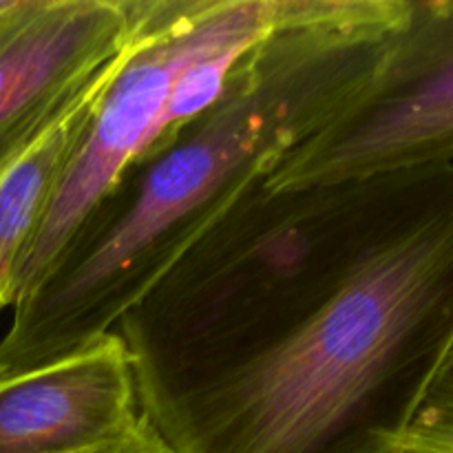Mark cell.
Instances as JSON below:
<instances>
[{"label": "cell", "instance_id": "obj_6", "mask_svg": "<svg viewBox=\"0 0 453 453\" xmlns=\"http://www.w3.org/2000/svg\"><path fill=\"white\" fill-rule=\"evenodd\" d=\"M142 416L135 361L118 332L0 379V453H69L128 432Z\"/></svg>", "mask_w": 453, "mask_h": 453}, {"label": "cell", "instance_id": "obj_4", "mask_svg": "<svg viewBox=\"0 0 453 453\" xmlns=\"http://www.w3.org/2000/svg\"><path fill=\"white\" fill-rule=\"evenodd\" d=\"M453 164V0H414L357 93L277 164L265 197Z\"/></svg>", "mask_w": 453, "mask_h": 453}, {"label": "cell", "instance_id": "obj_3", "mask_svg": "<svg viewBox=\"0 0 453 453\" xmlns=\"http://www.w3.org/2000/svg\"><path fill=\"white\" fill-rule=\"evenodd\" d=\"M299 0H144L135 40L29 248L12 308L51 274L88 217L155 142L177 75L211 49L277 29Z\"/></svg>", "mask_w": 453, "mask_h": 453}, {"label": "cell", "instance_id": "obj_12", "mask_svg": "<svg viewBox=\"0 0 453 453\" xmlns=\"http://www.w3.org/2000/svg\"><path fill=\"white\" fill-rule=\"evenodd\" d=\"M27 0H0V27L9 20V18L16 16L22 7H25Z\"/></svg>", "mask_w": 453, "mask_h": 453}, {"label": "cell", "instance_id": "obj_10", "mask_svg": "<svg viewBox=\"0 0 453 453\" xmlns=\"http://www.w3.org/2000/svg\"><path fill=\"white\" fill-rule=\"evenodd\" d=\"M423 398H453V330L447 336L445 343H442L441 352L436 354L432 365L423 374L420 383L416 385L414 394H411L407 405H411L416 401H423Z\"/></svg>", "mask_w": 453, "mask_h": 453}, {"label": "cell", "instance_id": "obj_5", "mask_svg": "<svg viewBox=\"0 0 453 453\" xmlns=\"http://www.w3.org/2000/svg\"><path fill=\"white\" fill-rule=\"evenodd\" d=\"M142 0H27L0 27V171L131 44Z\"/></svg>", "mask_w": 453, "mask_h": 453}, {"label": "cell", "instance_id": "obj_8", "mask_svg": "<svg viewBox=\"0 0 453 453\" xmlns=\"http://www.w3.org/2000/svg\"><path fill=\"white\" fill-rule=\"evenodd\" d=\"M374 434L411 453H453V398L411 403L394 427Z\"/></svg>", "mask_w": 453, "mask_h": 453}, {"label": "cell", "instance_id": "obj_9", "mask_svg": "<svg viewBox=\"0 0 453 453\" xmlns=\"http://www.w3.org/2000/svg\"><path fill=\"white\" fill-rule=\"evenodd\" d=\"M69 453H175L164 441L162 434L150 425L146 414L137 425H133L128 432L111 438V441L97 442V445L82 447Z\"/></svg>", "mask_w": 453, "mask_h": 453}, {"label": "cell", "instance_id": "obj_2", "mask_svg": "<svg viewBox=\"0 0 453 453\" xmlns=\"http://www.w3.org/2000/svg\"><path fill=\"white\" fill-rule=\"evenodd\" d=\"M295 312L212 365L137 380L173 451L341 453L374 432L385 394L411 398L453 330V164L405 175Z\"/></svg>", "mask_w": 453, "mask_h": 453}, {"label": "cell", "instance_id": "obj_11", "mask_svg": "<svg viewBox=\"0 0 453 453\" xmlns=\"http://www.w3.org/2000/svg\"><path fill=\"white\" fill-rule=\"evenodd\" d=\"M341 453H411V451H405V449H398V447L389 445L388 441H383V438L379 436V434H367L365 438H363L361 442H357V445L348 447L345 451Z\"/></svg>", "mask_w": 453, "mask_h": 453}, {"label": "cell", "instance_id": "obj_7", "mask_svg": "<svg viewBox=\"0 0 453 453\" xmlns=\"http://www.w3.org/2000/svg\"><path fill=\"white\" fill-rule=\"evenodd\" d=\"M133 40L109 69L102 71L0 171V312L12 308L16 301L18 279L31 243L42 226L53 197L60 190L75 153L82 146L88 124L106 88L122 69Z\"/></svg>", "mask_w": 453, "mask_h": 453}, {"label": "cell", "instance_id": "obj_1", "mask_svg": "<svg viewBox=\"0 0 453 453\" xmlns=\"http://www.w3.org/2000/svg\"><path fill=\"white\" fill-rule=\"evenodd\" d=\"M410 13L411 0H301L206 113L127 168L42 286L12 308L0 379L113 334L339 113Z\"/></svg>", "mask_w": 453, "mask_h": 453}]
</instances>
